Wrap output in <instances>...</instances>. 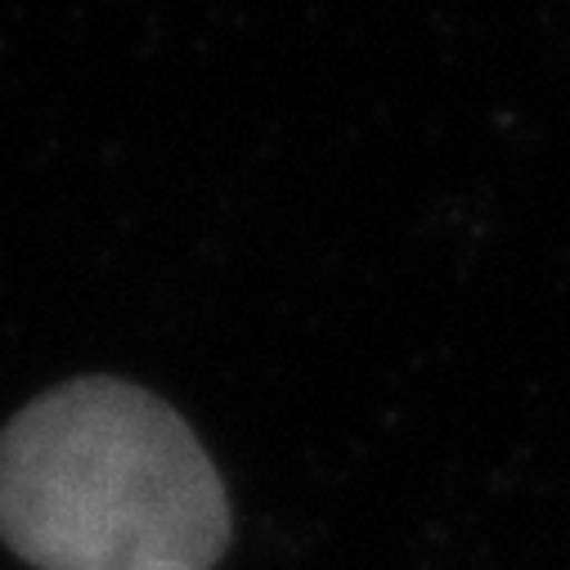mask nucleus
<instances>
[{"instance_id":"obj_1","label":"nucleus","mask_w":570,"mask_h":570,"mask_svg":"<svg viewBox=\"0 0 570 570\" xmlns=\"http://www.w3.org/2000/svg\"><path fill=\"white\" fill-rule=\"evenodd\" d=\"M0 539L37 570H212L229 499L167 400L77 377L0 432Z\"/></svg>"}]
</instances>
